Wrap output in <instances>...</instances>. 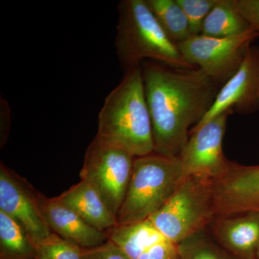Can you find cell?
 <instances>
[{"mask_svg":"<svg viewBox=\"0 0 259 259\" xmlns=\"http://www.w3.org/2000/svg\"><path fill=\"white\" fill-rule=\"evenodd\" d=\"M141 66L154 153L180 157L190 127L208 113L222 87L199 68L177 69L152 61Z\"/></svg>","mask_w":259,"mask_h":259,"instance_id":"1","label":"cell"},{"mask_svg":"<svg viewBox=\"0 0 259 259\" xmlns=\"http://www.w3.org/2000/svg\"><path fill=\"white\" fill-rule=\"evenodd\" d=\"M141 65L125 72L122 81L105 99L99 114L97 134L135 157L154 153Z\"/></svg>","mask_w":259,"mask_h":259,"instance_id":"2","label":"cell"},{"mask_svg":"<svg viewBox=\"0 0 259 259\" xmlns=\"http://www.w3.org/2000/svg\"><path fill=\"white\" fill-rule=\"evenodd\" d=\"M117 9L115 48L124 73L146 59L177 69H194L163 31L146 0H123Z\"/></svg>","mask_w":259,"mask_h":259,"instance_id":"3","label":"cell"},{"mask_svg":"<svg viewBox=\"0 0 259 259\" xmlns=\"http://www.w3.org/2000/svg\"><path fill=\"white\" fill-rule=\"evenodd\" d=\"M180 157L153 153L135 158L128 187L117 216V225L146 221L163 207L182 180Z\"/></svg>","mask_w":259,"mask_h":259,"instance_id":"4","label":"cell"},{"mask_svg":"<svg viewBox=\"0 0 259 259\" xmlns=\"http://www.w3.org/2000/svg\"><path fill=\"white\" fill-rule=\"evenodd\" d=\"M214 214L212 180L186 177L161 209L148 218L175 244L194 236Z\"/></svg>","mask_w":259,"mask_h":259,"instance_id":"5","label":"cell"},{"mask_svg":"<svg viewBox=\"0 0 259 259\" xmlns=\"http://www.w3.org/2000/svg\"><path fill=\"white\" fill-rule=\"evenodd\" d=\"M135 158L124 148L97 136L85 153L80 178L98 192L115 218L125 198Z\"/></svg>","mask_w":259,"mask_h":259,"instance_id":"6","label":"cell"},{"mask_svg":"<svg viewBox=\"0 0 259 259\" xmlns=\"http://www.w3.org/2000/svg\"><path fill=\"white\" fill-rule=\"evenodd\" d=\"M259 36L254 29L227 37L193 35L177 48L187 64L199 66L221 87L241 67L252 42Z\"/></svg>","mask_w":259,"mask_h":259,"instance_id":"7","label":"cell"},{"mask_svg":"<svg viewBox=\"0 0 259 259\" xmlns=\"http://www.w3.org/2000/svg\"><path fill=\"white\" fill-rule=\"evenodd\" d=\"M227 110L198 128L190 131L187 145L180 156L185 177L215 180L226 175L230 162L223 154V142L228 116Z\"/></svg>","mask_w":259,"mask_h":259,"instance_id":"8","label":"cell"},{"mask_svg":"<svg viewBox=\"0 0 259 259\" xmlns=\"http://www.w3.org/2000/svg\"><path fill=\"white\" fill-rule=\"evenodd\" d=\"M38 191L3 161L0 163V211L16 220L35 243L48 238L52 230L42 217Z\"/></svg>","mask_w":259,"mask_h":259,"instance_id":"9","label":"cell"},{"mask_svg":"<svg viewBox=\"0 0 259 259\" xmlns=\"http://www.w3.org/2000/svg\"><path fill=\"white\" fill-rule=\"evenodd\" d=\"M258 110L259 47H250L236 74L221 88L208 113L192 129L198 128L227 110L249 114Z\"/></svg>","mask_w":259,"mask_h":259,"instance_id":"10","label":"cell"},{"mask_svg":"<svg viewBox=\"0 0 259 259\" xmlns=\"http://www.w3.org/2000/svg\"><path fill=\"white\" fill-rule=\"evenodd\" d=\"M212 188L215 214L259 211V166L230 163L226 175L212 181Z\"/></svg>","mask_w":259,"mask_h":259,"instance_id":"11","label":"cell"},{"mask_svg":"<svg viewBox=\"0 0 259 259\" xmlns=\"http://www.w3.org/2000/svg\"><path fill=\"white\" fill-rule=\"evenodd\" d=\"M37 203L42 217L54 233L81 248H92L108 241L106 233L88 224L74 211L56 199L38 192Z\"/></svg>","mask_w":259,"mask_h":259,"instance_id":"12","label":"cell"},{"mask_svg":"<svg viewBox=\"0 0 259 259\" xmlns=\"http://www.w3.org/2000/svg\"><path fill=\"white\" fill-rule=\"evenodd\" d=\"M56 199L99 231L106 232L117 225L100 194L85 181H80Z\"/></svg>","mask_w":259,"mask_h":259,"instance_id":"13","label":"cell"},{"mask_svg":"<svg viewBox=\"0 0 259 259\" xmlns=\"http://www.w3.org/2000/svg\"><path fill=\"white\" fill-rule=\"evenodd\" d=\"M105 233L108 240L130 259H137L145 248L165 238L148 219L125 226L116 225Z\"/></svg>","mask_w":259,"mask_h":259,"instance_id":"14","label":"cell"},{"mask_svg":"<svg viewBox=\"0 0 259 259\" xmlns=\"http://www.w3.org/2000/svg\"><path fill=\"white\" fill-rule=\"evenodd\" d=\"M219 234L232 249L249 253L259 244V211L225 220L220 227Z\"/></svg>","mask_w":259,"mask_h":259,"instance_id":"15","label":"cell"},{"mask_svg":"<svg viewBox=\"0 0 259 259\" xmlns=\"http://www.w3.org/2000/svg\"><path fill=\"white\" fill-rule=\"evenodd\" d=\"M251 28L231 0H218L204 20L200 35L212 37H231Z\"/></svg>","mask_w":259,"mask_h":259,"instance_id":"16","label":"cell"},{"mask_svg":"<svg viewBox=\"0 0 259 259\" xmlns=\"http://www.w3.org/2000/svg\"><path fill=\"white\" fill-rule=\"evenodd\" d=\"M0 256L35 259L33 243L16 220L0 211Z\"/></svg>","mask_w":259,"mask_h":259,"instance_id":"17","label":"cell"},{"mask_svg":"<svg viewBox=\"0 0 259 259\" xmlns=\"http://www.w3.org/2000/svg\"><path fill=\"white\" fill-rule=\"evenodd\" d=\"M163 31L178 45L192 36L187 17L177 0H146Z\"/></svg>","mask_w":259,"mask_h":259,"instance_id":"18","label":"cell"},{"mask_svg":"<svg viewBox=\"0 0 259 259\" xmlns=\"http://www.w3.org/2000/svg\"><path fill=\"white\" fill-rule=\"evenodd\" d=\"M33 245L35 259H82L83 248L54 232Z\"/></svg>","mask_w":259,"mask_h":259,"instance_id":"19","label":"cell"},{"mask_svg":"<svg viewBox=\"0 0 259 259\" xmlns=\"http://www.w3.org/2000/svg\"><path fill=\"white\" fill-rule=\"evenodd\" d=\"M218 0H177L187 17L190 33L200 35L204 20L207 18Z\"/></svg>","mask_w":259,"mask_h":259,"instance_id":"20","label":"cell"},{"mask_svg":"<svg viewBox=\"0 0 259 259\" xmlns=\"http://www.w3.org/2000/svg\"><path fill=\"white\" fill-rule=\"evenodd\" d=\"M177 245L163 238L143 250L137 259H177Z\"/></svg>","mask_w":259,"mask_h":259,"instance_id":"21","label":"cell"},{"mask_svg":"<svg viewBox=\"0 0 259 259\" xmlns=\"http://www.w3.org/2000/svg\"><path fill=\"white\" fill-rule=\"evenodd\" d=\"M82 259H130L129 257L111 241L92 248H83Z\"/></svg>","mask_w":259,"mask_h":259,"instance_id":"22","label":"cell"},{"mask_svg":"<svg viewBox=\"0 0 259 259\" xmlns=\"http://www.w3.org/2000/svg\"><path fill=\"white\" fill-rule=\"evenodd\" d=\"M250 26L259 33V0H231Z\"/></svg>","mask_w":259,"mask_h":259,"instance_id":"23","label":"cell"},{"mask_svg":"<svg viewBox=\"0 0 259 259\" xmlns=\"http://www.w3.org/2000/svg\"><path fill=\"white\" fill-rule=\"evenodd\" d=\"M1 127H0V142L1 147L5 146L10 132V109L6 100L1 99Z\"/></svg>","mask_w":259,"mask_h":259,"instance_id":"24","label":"cell"},{"mask_svg":"<svg viewBox=\"0 0 259 259\" xmlns=\"http://www.w3.org/2000/svg\"><path fill=\"white\" fill-rule=\"evenodd\" d=\"M191 259H221L219 256L209 248H197L192 255Z\"/></svg>","mask_w":259,"mask_h":259,"instance_id":"25","label":"cell"},{"mask_svg":"<svg viewBox=\"0 0 259 259\" xmlns=\"http://www.w3.org/2000/svg\"><path fill=\"white\" fill-rule=\"evenodd\" d=\"M0 259H13V258H8V257H5V256H0Z\"/></svg>","mask_w":259,"mask_h":259,"instance_id":"26","label":"cell"},{"mask_svg":"<svg viewBox=\"0 0 259 259\" xmlns=\"http://www.w3.org/2000/svg\"><path fill=\"white\" fill-rule=\"evenodd\" d=\"M257 255H258V258L259 259V244L258 247H257Z\"/></svg>","mask_w":259,"mask_h":259,"instance_id":"27","label":"cell"}]
</instances>
